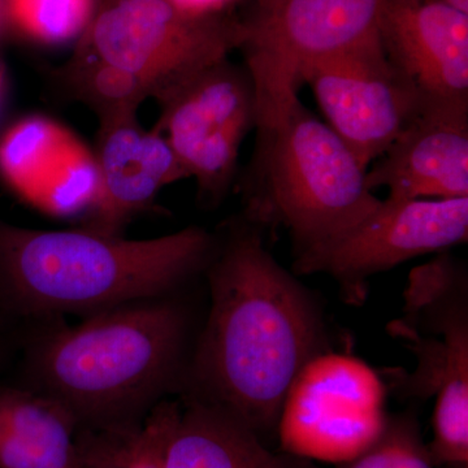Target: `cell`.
Wrapping results in <instances>:
<instances>
[{
  "label": "cell",
  "mask_w": 468,
  "mask_h": 468,
  "mask_svg": "<svg viewBox=\"0 0 468 468\" xmlns=\"http://www.w3.org/2000/svg\"><path fill=\"white\" fill-rule=\"evenodd\" d=\"M388 334L415 356L411 372L388 368V393L409 401L435 399L433 415H468V271L451 251L412 268L401 316Z\"/></svg>",
  "instance_id": "8992f818"
},
{
  "label": "cell",
  "mask_w": 468,
  "mask_h": 468,
  "mask_svg": "<svg viewBox=\"0 0 468 468\" xmlns=\"http://www.w3.org/2000/svg\"><path fill=\"white\" fill-rule=\"evenodd\" d=\"M80 141L45 117H27L0 140V174L9 186L37 205Z\"/></svg>",
  "instance_id": "e0dca14e"
},
{
  "label": "cell",
  "mask_w": 468,
  "mask_h": 468,
  "mask_svg": "<svg viewBox=\"0 0 468 468\" xmlns=\"http://www.w3.org/2000/svg\"><path fill=\"white\" fill-rule=\"evenodd\" d=\"M255 129L257 187L243 215L261 227L284 226L294 252L334 239L380 203L367 168L300 98Z\"/></svg>",
  "instance_id": "277c9868"
},
{
  "label": "cell",
  "mask_w": 468,
  "mask_h": 468,
  "mask_svg": "<svg viewBox=\"0 0 468 468\" xmlns=\"http://www.w3.org/2000/svg\"><path fill=\"white\" fill-rule=\"evenodd\" d=\"M209 310L183 388L184 399L223 410L268 442L300 369L331 350L309 289L266 248L263 227L237 218L218 236L205 271Z\"/></svg>",
  "instance_id": "6da1fadb"
},
{
  "label": "cell",
  "mask_w": 468,
  "mask_h": 468,
  "mask_svg": "<svg viewBox=\"0 0 468 468\" xmlns=\"http://www.w3.org/2000/svg\"><path fill=\"white\" fill-rule=\"evenodd\" d=\"M467 239L468 198L381 199L349 229L294 252L292 271L331 277L345 303L359 306L367 300L371 277Z\"/></svg>",
  "instance_id": "ba28073f"
},
{
  "label": "cell",
  "mask_w": 468,
  "mask_h": 468,
  "mask_svg": "<svg viewBox=\"0 0 468 468\" xmlns=\"http://www.w3.org/2000/svg\"><path fill=\"white\" fill-rule=\"evenodd\" d=\"M79 423L38 390L0 389V468H69Z\"/></svg>",
  "instance_id": "2e32d148"
},
{
  "label": "cell",
  "mask_w": 468,
  "mask_h": 468,
  "mask_svg": "<svg viewBox=\"0 0 468 468\" xmlns=\"http://www.w3.org/2000/svg\"><path fill=\"white\" fill-rule=\"evenodd\" d=\"M389 417V415H388ZM337 468H394V435L389 419L383 432L368 448L351 460L335 464Z\"/></svg>",
  "instance_id": "7402d4cb"
},
{
  "label": "cell",
  "mask_w": 468,
  "mask_h": 468,
  "mask_svg": "<svg viewBox=\"0 0 468 468\" xmlns=\"http://www.w3.org/2000/svg\"><path fill=\"white\" fill-rule=\"evenodd\" d=\"M380 371L351 354L326 350L294 378L280 414V451L340 464L368 448L387 423Z\"/></svg>",
  "instance_id": "9c48e42d"
},
{
  "label": "cell",
  "mask_w": 468,
  "mask_h": 468,
  "mask_svg": "<svg viewBox=\"0 0 468 468\" xmlns=\"http://www.w3.org/2000/svg\"><path fill=\"white\" fill-rule=\"evenodd\" d=\"M385 0H251L241 17L257 125L298 97L302 68L378 38Z\"/></svg>",
  "instance_id": "52a82bcc"
},
{
  "label": "cell",
  "mask_w": 468,
  "mask_h": 468,
  "mask_svg": "<svg viewBox=\"0 0 468 468\" xmlns=\"http://www.w3.org/2000/svg\"><path fill=\"white\" fill-rule=\"evenodd\" d=\"M3 85H5V80H3V70L0 69V98L3 94Z\"/></svg>",
  "instance_id": "cb8c5ba5"
},
{
  "label": "cell",
  "mask_w": 468,
  "mask_h": 468,
  "mask_svg": "<svg viewBox=\"0 0 468 468\" xmlns=\"http://www.w3.org/2000/svg\"><path fill=\"white\" fill-rule=\"evenodd\" d=\"M95 5L97 0H8V11L27 36L58 45L82 36Z\"/></svg>",
  "instance_id": "d6986e66"
},
{
  "label": "cell",
  "mask_w": 468,
  "mask_h": 468,
  "mask_svg": "<svg viewBox=\"0 0 468 468\" xmlns=\"http://www.w3.org/2000/svg\"><path fill=\"white\" fill-rule=\"evenodd\" d=\"M378 36L424 98L468 101V14L442 0H385Z\"/></svg>",
  "instance_id": "4fadbf2b"
},
{
  "label": "cell",
  "mask_w": 468,
  "mask_h": 468,
  "mask_svg": "<svg viewBox=\"0 0 468 468\" xmlns=\"http://www.w3.org/2000/svg\"><path fill=\"white\" fill-rule=\"evenodd\" d=\"M394 435V468H436L421 435L417 412L389 414Z\"/></svg>",
  "instance_id": "44dd1931"
},
{
  "label": "cell",
  "mask_w": 468,
  "mask_h": 468,
  "mask_svg": "<svg viewBox=\"0 0 468 468\" xmlns=\"http://www.w3.org/2000/svg\"><path fill=\"white\" fill-rule=\"evenodd\" d=\"M92 155L98 184L86 229L107 236H120L163 187L186 178L167 140L155 129L144 131L137 115L100 124Z\"/></svg>",
  "instance_id": "5bb4252c"
},
{
  "label": "cell",
  "mask_w": 468,
  "mask_h": 468,
  "mask_svg": "<svg viewBox=\"0 0 468 468\" xmlns=\"http://www.w3.org/2000/svg\"><path fill=\"white\" fill-rule=\"evenodd\" d=\"M326 124L369 168L417 116L426 98L385 55L380 37L302 68Z\"/></svg>",
  "instance_id": "8fae6325"
},
{
  "label": "cell",
  "mask_w": 468,
  "mask_h": 468,
  "mask_svg": "<svg viewBox=\"0 0 468 468\" xmlns=\"http://www.w3.org/2000/svg\"><path fill=\"white\" fill-rule=\"evenodd\" d=\"M155 131L167 140L199 198L218 203L232 186L239 149L257 128L250 72L229 58L199 70L158 101Z\"/></svg>",
  "instance_id": "30bf717a"
},
{
  "label": "cell",
  "mask_w": 468,
  "mask_h": 468,
  "mask_svg": "<svg viewBox=\"0 0 468 468\" xmlns=\"http://www.w3.org/2000/svg\"><path fill=\"white\" fill-rule=\"evenodd\" d=\"M172 2L190 14L220 15L230 14L234 5L243 0H172Z\"/></svg>",
  "instance_id": "603a6c76"
},
{
  "label": "cell",
  "mask_w": 468,
  "mask_h": 468,
  "mask_svg": "<svg viewBox=\"0 0 468 468\" xmlns=\"http://www.w3.org/2000/svg\"><path fill=\"white\" fill-rule=\"evenodd\" d=\"M190 314L165 297L92 314L34 344L36 390L75 415L79 431L135 432L165 394L183 388Z\"/></svg>",
  "instance_id": "7a4b0ae2"
},
{
  "label": "cell",
  "mask_w": 468,
  "mask_h": 468,
  "mask_svg": "<svg viewBox=\"0 0 468 468\" xmlns=\"http://www.w3.org/2000/svg\"><path fill=\"white\" fill-rule=\"evenodd\" d=\"M367 185L389 199L468 198V101L426 98L367 169Z\"/></svg>",
  "instance_id": "7c38bea8"
},
{
  "label": "cell",
  "mask_w": 468,
  "mask_h": 468,
  "mask_svg": "<svg viewBox=\"0 0 468 468\" xmlns=\"http://www.w3.org/2000/svg\"><path fill=\"white\" fill-rule=\"evenodd\" d=\"M137 432L79 431L69 468H122Z\"/></svg>",
  "instance_id": "ffe728a7"
},
{
  "label": "cell",
  "mask_w": 468,
  "mask_h": 468,
  "mask_svg": "<svg viewBox=\"0 0 468 468\" xmlns=\"http://www.w3.org/2000/svg\"><path fill=\"white\" fill-rule=\"evenodd\" d=\"M75 55L140 79L160 101L187 79L241 48V17L194 15L172 0H101Z\"/></svg>",
  "instance_id": "5b68a950"
},
{
  "label": "cell",
  "mask_w": 468,
  "mask_h": 468,
  "mask_svg": "<svg viewBox=\"0 0 468 468\" xmlns=\"http://www.w3.org/2000/svg\"><path fill=\"white\" fill-rule=\"evenodd\" d=\"M55 79L61 91L98 116L100 124L135 116L141 104L153 98L150 89L131 73L75 54L55 72Z\"/></svg>",
  "instance_id": "ac0fdd59"
},
{
  "label": "cell",
  "mask_w": 468,
  "mask_h": 468,
  "mask_svg": "<svg viewBox=\"0 0 468 468\" xmlns=\"http://www.w3.org/2000/svg\"><path fill=\"white\" fill-rule=\"evenodd\" d=\"M163 468H319L315 462L272 451L239 419L184 399L163 452Z\"/></svg>",
  "instance_id": "9a60e30c"
},
{
  "label": "cell",
  "mask_w": 468,
  "mask_h": 468,
  "mask_svg": "<svg viewBox=\"0 0 468 468\" xmlns=\"http://www.w3.org/2000/svg\"><path fill=\"white\" fill-rule=\"evenodd\" d=\"M217 243L218 234L194 226L156 239H124L0 220V297L27 315L89 316L172 294L205 272Z\"/></svg>",
  "instance_id": "3957f363"
}]
</instances>
